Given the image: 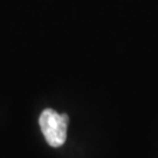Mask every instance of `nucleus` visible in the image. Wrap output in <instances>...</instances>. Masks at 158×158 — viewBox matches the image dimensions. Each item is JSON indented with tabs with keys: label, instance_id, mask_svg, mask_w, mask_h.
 Instances as JSON below:
<instances>
[{
	"label": "nucleus",
	"instance_id": "obj_1",
	"mask_svg": "<svg viewBox=\"0 0 158 158\" xmlns=\"http://www.w3.org/2000/svg\"><path fill=\"white\" fill-rule=\"evenodd\" d=\"M69 117L67 114L56 113L53 109H45L40 115L39 123L47 143L53 148L63 145L67 138V125Z\"/></svg>",
	"mask_w": 158,
	"mask_h": 158
}]
</instances>
